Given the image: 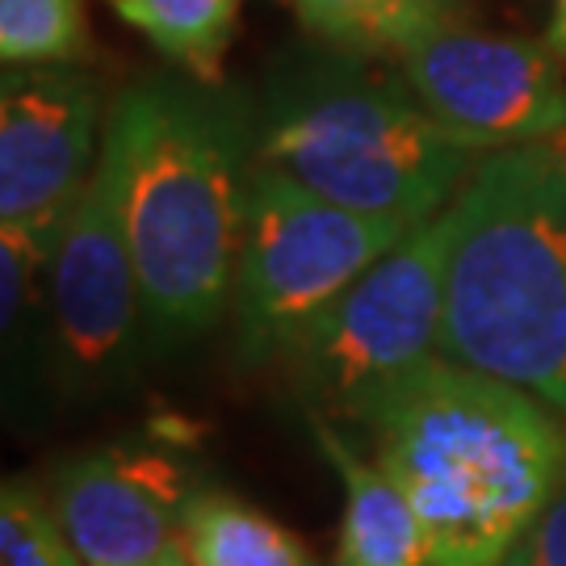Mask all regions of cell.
I'll list each match as a JSON object with an SVG mask.
<instances>
[{
	"label": "cell",
	"mask_w": 566,
	"mask_h": 566,
	"mask_svg": "<svg viewBox=\"0 0 566 566\" xmlns=\"http://www.w3.org/2000/svg\"><path fill=\"white\" fill-rule=\"evenodd\" d=\"M126 185L143 319L168 344L198 340L231 311L252 109L185 72L126 84L105 118Z\"/></svg>",
	"instance_id": "6da1fadb"
},
{
	"label": "cell",
	"mask_w": 566,
	"mask_h": 566,
	"mask_svg": "<svg viewBox=\"0 0 566 566\" xmlns=\"http://www.w3.org/2000/svg\"><path fill=\"white\" fill-rule=\"evenodd\" d=\"M407 491L428 566H504L566 479V416L521 386L432 357L365 416Z\"/></svg>",
	"instance_id": "7a4b0ae2"
},
{
	"label": "cell",
	"mask_w": 566,
	"mask_h": 566,
	"mask_svg": "<svg viewBox=\"0 0 566 566\" xmlns=\"http://www.w3.org/2000/svg\"><path fill=\"white\" fill-rule=\"evenodd\" d=\"M252 151L306 193L411 231L446 214L486 156L428 118L399 67L315 39L269 72Z\"/></svg>",
	"instance_id": "3957f363"
},
{
	"label": "cell",
	"mask_w": 566,
	"mask_h": 566,
	"mask_svg": "<svg viewBox=\"0 0 566 566\" xmlns=\"http://www.w3.org/2000/svg\"><path fill=\"white\" fill-rule=\"evenodd\" d=\"M441 357L566 416V147L486 151L449 206Z\"/></svg>",
	"instance_id": "277c9868"
},
{
	"label": "cell",
	"mask_w": 566,
	"mask_h": 566,
	"mask_svg": "<svg viewBox=\"0 0 566 566\" xmlns=\"http://www.w3.org/2000/svg\"><path fill=\"white\" fill-rule=\"evenodd\" d=\"M446 261L449 210L395 243L290 340L277 365L306 416L361 428L407 374L441 357Z\"/></svg>",
	"instance_id": "5b68a950"
},
{
	"label": "cell",
	"mask_w": 566,
	"mask_h": 566,
	"mask_svg": "<svg viewBox=\"0 0 566 566\" xmlns=\"http://www.w3.org/2000/svg\"><path fill=\"white\" fill-rule=\"evenodd\" d=\"M411 227L324 202L277 168L252 164L231 327L243 365H277L290 340L332 306Z\"/></svg>",
	"instance_id": "8992f818"
},
{
	"label": "cell",
	"mask_w": 566,
	"mask_h": 566,
	"mask_svg": "<svg viewBox=\"0 0 566 566\" xmlns=\"http://www.w3.org/2000/svg\"><path fill=\"white\" fill-rule=\"evenodd\" d=\"M428 118L474 151L566 135V60L546 39L449 25L395 60Z\"/></svg>",
	"instance_id": "52a82bcc"
},
{
	"label": "cell",
	"mask_w": 566,
	"mask_h": 566,
	"mask_svg": "<svg viewBox=\"0 0 566 566\" xmlns=\"http://www.w3.org/2000/svg\"><path fill=\"white\" fill-rule=\"evenodd\" d=\"M46 290L55 344L76 382L114 378L130 357L135 332L147 319L126 227L122 160L109 139L102 143L97 168L55 235L46 261Z\"/></svg>",
	"instance_id": "ba28073f"
},
{
	"label": "cell",
	"mask_w": 566,
	"mask_h": 566,
	"mask_svg": "<svg viewBox=\"0 0 566 566\" xmlns=\"http://www.w3.org/2000/svg\"><path fill=\"white\" fill-rule=\"evenodd\" d=\"M105 143L102 88L81 67H4L0 81V227L55 248Z\"/></svg>",
	"instance_id": "9c48e42d"
},
{
	"label": "cell",
	"mask_w": 566,
	"mask_h": 566,
	"mask_svg": "<svg viewBox=\"0 0 566 566\" xmlns=\"http://www.w3.org/2000/svg\"><path fill=\"white\" fill-rule=\"evenodd\" d=\"M51 504L84 566H160L181 549L189 462L156 441H114L55 465Z\"/></svg>",
	"instance_id": "30bf717a"
},
{
	"label": "cell",
	"mask_w": 566,
	"mask_h": 566,
	"mask_svg": "<svg viewBox=\"0 0 566 566\" xmlns=\"http://www.w3.org/2000/svg\"><path fill=\"white\" fill-rule=\"evenodd\" d=\"M311 437L344 491L336 566H428V537L395 474L378 458H365L324 416H306Z\"/></svg>",
	"instance_id": "8fae6325"
},
{
	"label": "cell",
	"mask_w": 566,
	"mask_h": 566,
	"mask_svg": "<svg viewBox=\"0 0 566 566\" xmlns=\"http://www.w3.org/2000/svg\"><path fill=\"white\" fill-rule=\"evenodd\" d=\"M306 39L369 55L403 60L411 46L428 42L449 25H462L465 0H285Z\"/></svg>",
	"instance_id": "7c38bea8"
},
{
	"label": "cell",
	"mask_w": 566,
	"mask_h": 566,
	"mask_svg": "<svg viewBox=\"0 0 566 566\" xmlns=\"http://www.w3.org/2000/svg\"><path fill=\"white\" fill-rule=\"evenodd\" d=\"M181 549L189 566H315L282 521L219 486H198L185 504Z\"/></svg>",
	"instance_id": "4fadbf2b"
},
{
	"label": "cell",
	"mask_w": 566,
	"mask_h": 566,
	"mask_svg": "<svg viewBox=\"0 0 566 566\" xmlns=\"http://www.w3.org/2000/svg\"><path fill=\"white\" fill-rule=\"evenodd\" d=\"M109 13L151 42L177 72L223 84L227 51L240 25V0H105Z\"/></svg>",
	"instance_id": "5bb4252c"
},
{
	"label": "cell",
	"mask_w": 566,
	"mask_h": 566,
	"mask_svg": "<svg viewBox=\"0 0 566 566\" xmlns=\"http://www.w3.org/2000/svg\"><path fill=\"white\" fill-rule=\"evenodd\" d=\"M88 55L84 0H0L4 67H76Z\"/></svg>",
	"instance_id": "9a60e30c"
},
{
	"label": "cell",
	"mask_w": 566,
	"mask_h": 566,
	"mask_svg": "<svg viewBox=\"0 0 566 566\" xmlns=\"http://www.w3.org/2000/svg\"><path fill=\"white\" fill-rule=\"evenodd\" d=\"M0 566H84L55 516L51 491L25 474H9L0 491Z\"/></svg>",
	"instance_id": "2e32d148"
},
{
	"label": "cell",
	"mask_w": 566,
	"mask_h": 566,
	"mask_svg": "<svg viewBox=\"0 0 566 566\" xmlns=\"http://www.w3.org/2000/svg\"><path fill=\"white\" fill-rule=\"evenodd\" d=\"M504 566H566V479L542 507V516L525 528Z\"/></svg>",
	"instance_id": "e0dca14e"
},
{
	"label": "cell",
	"mask_w": 566,
	"mask_h": 566,
	"mask_svg": "<svg viewBox=\"0 0 566 566\" xmlns=\"http://www.w3.org/2000/svg\"><path fill=\"white\" fill-rule=\"evenodd\" d=\"M542 39L566 60V0H554V4H549V21H546V34H542Z\"/></svg>",
	"instance_id": "ac0fdd59"
},
{
	"label": "cell",
	"mask_w": 566,
	"mask_h": 566,
	"mask_svg": "<svg viewBox=\"0 0 566 566\" xmlns=\"http://www.w3.org/2000/svg\"><path fill=\"white\" fill-rule=\"evenodd\" d=\"M160 566H189V563H185V549H172V554H168Z\"/></svg>",
	"instance_id": "d6986e66"
},
{
	"label": "cell",
	"mask_w": 566,
	"mask_h": 566,
	"mask_svg": "<svg viewBox=\"0 0 566 566\" xmlns=\"http://www.w3.org/2000/svg\"><path fill=\"white\" fill-rule=\"evenodd\" d=\"M558 143H563V147H566V135H558Z\"/></svg>",
	"instance_id": "ffe728a7"
}]
</instances>
